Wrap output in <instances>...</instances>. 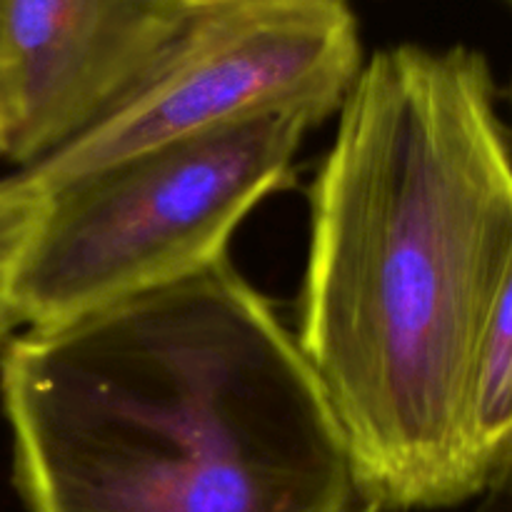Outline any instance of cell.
I'll use <instances>...</instances> for the list:
<instances>
[{"mask_svg": "<svg viewBox=\"0 0 512 512\" xmlns=\"http://www.w3.org/2000/svg\"><path fill=\"white\" fill-rule=\"evenodd\" d=\"M512 260V143L465 45L363 63L310 185L298 345L390 512L480 498L470 403Z\"/></svg>", "mask_w": 512, "mask_h": 512, "instance_id": "obj_1", "label": "cell"}, {"mask_svg": "<svg viewBox=\"0 0 512 512\" xmlns=\"http://www.w3.org/2000/svg\"><path fill=\"white\" fill-rule=\"evenodd\" d=\"M0 400L28 512H390L228 255L8 338Z\"/></svg>", "mask_w": 512, "mask_h": 512, "instance_id": "obj_2", "label": "cell"}, {"mask_svg": "<svg viewBox=\"0 0 512 512\" xmlns=\"http://www.w3.org/2000/svg\"><path fill=\"white\" fill-rule=\"evenodd\" d=\"M313 125L308 110L255 113L48 190L15 280V328L65 323L228 255L230 235L288 178Z\"/></svg>", "mask_w": 512, "mask_h": 512, "instance_id": "obj_3", "label": "cell"}, {"mask_svg": "<svg viewBox=\"0 0 512 512\" xmlns=\"http://www.w3.org/2000/svg\"><path fill=\"white\" fill-rule=\"evenodd\" d=\"M360 68L348 0H185L140 78L90 128L23 170L48 193L125 155L255 113L298 108L323 123Z\"/></svg>", "mask_w": 512, "mask_h": 512, "instance_id": "obj_4", "label": "cell"}, {"mask_svg": "<svg viewBox=\"0 0 512 512\" xmlns=\"http://www.w3.org/2000/svg\"><path fill=\"white\" fill-rule=\"evenodd\" d=\"M185 0H0V150L35 165L155 60Z\"/></svg>", "mask_w": 512, "mask_h": 512, "instance_id": "obj_5", "label": "cell"}, {"mask_svg": "<svg viewBox=\"0 0 512 512\" xmlns=\"http://www.w3.org/2000/svg\"><path fill=\"white\" fill-rule=\"evenodd\" d=\"M470 450L483 485L512 455V260L480 345L470 403Z\"/></svg>", "mask_w": 512, "mask_h": 512, "instance_id": "obj_6", "label": "cell"}, {"mask_svg": "<svg viewBox=\"0 0 512 512\" xmlns=\"http://www.w3.org/2000/svg\"><path fill=\"white\" fill-rule=\"evenodd\" d=\"M45 205L48 193L25 170L0 180V343L15 330V280L43 220Z\"/></svg>", "mask_w": 512, "mask_h": 512, "instance_id": "obj_7", "label": "cell"}, {"mask_svg": "<svg viewBox=\"0 0 512 512\" xmlns=\"http://www.w3.org/2000/svg\"><path fill=\"white\" fill-rule=\"evenodd\" d=\"M478 512H512V455L485 485Z\"/></svg>", "mask_w": 512, "mask_h": 512, "instance_id": "obj_8", "label": "cell"}, {"mask_svg": "<svg viewBox=\"0 0 512 512\" xmlns=\"http://www.w3.org/2000/svg\"><path fill=\"white\" fill-rule=\"evenodd\" d=\"M510 103H512V85H510Z\"/></svg>", "mask_w": 512, "mask_h": 512, "instance_id": "obj_9", "label": "cell"}, {"mask_svg": "<svg viewBox=\"0 0 512 512\" xmlns=\"http://www.w3.org/2000/svg\"><path fill=\"white\" fill-rule=\"evenodd\" d=\"M505 3H510V5H512V0H505Z\"/></svg>", "mask_w": 512, "mask_h": 512, "instance_id": "obj_10", "label": "cell"}, {"mask_svg": "<svg viewBox=\"0 0 512 512\" xmlns=\"http://www.w3.org/2000/svg\"><path fill=\"white\" fill-rule=\"evenodd\" d=\"M0 158H3V150H0Z\"/></svg>", "mask_w": 512, "mask_h": 512, "instance_id": "obj_11", "label": "cell"}]
</instances>
